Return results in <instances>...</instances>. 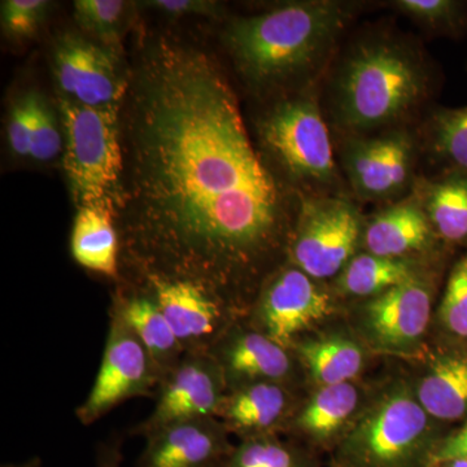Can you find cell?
I'll return each instance as SVG.
<instances>
[{"label": "cell", "mask_w": 467, "mask_h": 467, "mask_svg": "<svg viewBox=\"0 0 467 467\" xmlns=\"http://www.w3.org/2000/svg\"><path fill=\"white\" fill-rule=\"evenodd\" d=\"M58 110L73 202L77 208L104 205L117 214L124 173L121 106L92 109L60 95Z\"/></svg>", "instance_id": "cell-5"}, {"label": "cell", "mask_w": 467, "mask_h": 467, "mask_svg": "<svg viewBox=\"0 0 467 467\" xmlns=\"http://www.w3.org/2000/svg\"><path fill=\"white\" fill-rule=\"evenodd\" d=\"M234 448L212 418L181 420L149 432L140 467H223Z\"/></svg>", "instance_id": "cell-14"}, {"label": "cell", "mask_w": 467, "mask_h": 467, "mask_svg": "<svg viewBox=\"0 0 467 467\" xmlns=\"http://www.w3.org/2000/svg\"><path fill=\"white\" fill-rule=\"evenodd\" d=\"M153 300L182 347H204L223 328L225 304L199 285L150 278Z\"/></svg>", "instance_id": "cell-15"}, {"label": "cell", "mask_w": 467, "mask_h": 467, "mask_svg": "<svg viewBox=\"0 0 467 467\" xmlns=\"http://www.w3.org/2000/svg\"><path fill=\"white\" fill-rule=\"evenodd\" d=\"M417 144L399 129L384 134L348 135L342 150L350 187L362 201H387L414 183Z\"/></svg>", "instance_id": "cell-8"}, {"label": "cell", "mask_w": 467, "mask_h": 467, "mask_svg": "<svg viewBox=\"0 0 467 467\" xmlns=\"http://www.w3.org/2000/svg\"><path fill=\"white\" fill-rule=\"evenodd\" d=\"M61 95L92 109L121 106L128 77L119 75V57L106 46L66 34L54 52Z\"/></svg>", "instance_id": "cell-10"}, {"label": "cell", "mask_w": 467, "mask_h": 467, "mask_svg": "<svg viewBox=\"0 0 467 467\" xmlns=\"http://www.w3.org/2000/svg\"><path fill=\"white\" fill-rule=\"evenodd\" d=\"M297 267H285L261 291L257 319L267 337L287 349L295 337L334 312L331 295Z\"/></svg>", "instance_id": "cell-9"}, {"label": "cell", "mask_w": 467, "mask_h": 467, "mask_svg": "<svg viewBox=\"0 0 467 467\" xmlns=\"http://www.w3.org/2000/svg\"><path fill=\"white\" fill-rule=\"evenodd\" d=\"M223 467H317L308 454L272 435L245 438Z\"/></svg>", "instance_id": "cell-28"}, {"label": "cell", "mask_w": 467, "mask_h": 467, "mask_svg": "<svg viewBox=\"0 0 467 467\" xmlns=\"http://www.w3.org/2000/svg\"><path fill=\"white\" fill-rule=\"evenodd\" d=\"M3 467H38V461L34 460L32 462H27L26 465H20V466H3Z\"/></svg>", "instance_id": "cell-38"}, {"label": "cell", "mask_w": 467, "mask_h": 467, "mask_svg": "<svg viewBox=\"0 0 467 467\" xmlns=\"http://www.w3.org/2000/svg\"><path fill=\"white\" fill-rule=\"evenodd\" d=\"M48 2L7 0L2 3V26L12 38H30L45 20Z\"/></svg>", "instance_id": "cell-31"}, {"label": "cell", "mask_w": 467, "mask_h": 467, "mask_svg": "<svg viewBox=\"0 0 467 467\" xmlns=\"http://www.w3.org/2000/svg\"><path fill=\"white\" fill-rule=\"evenodd\" d=\"M436 241L438 236L422 205L411 193L365 223L362 247L376 256L414 259L416 254L432 250Z\"/></svg>", "instance_id": "cell-16"}, {"label": "cell", "mask_w": 467, "mask_h": 467, "mask_svg": "<svg viewBox=\"0 0 467 467\" xmlns=\"http://www.w3.org/2000/svg\"><path fill=\"white\" fill-rule=\"evenodd\" d=\"M218 364L225 378L245 383H281L292 373L287 350L263 333L236 335L223 347Z\"/></svg>", "instance_id": "cell-17"}, {"label": "cell", "mask_w": 467, "mask_h": 467, "mask_svg": "<svg viewBox=\"0 0 467 467\" xmlns=\"http://www.w3.org/2000/svg\"><path fill=\"white\" fill-rule=\"evenodd\" d=\"M429 467H467L466 460H451L441 461V462H435L429 465Z\"/></svg>", "instance_id": "cell-37"}, {"label": "cell", "mask_w": 467, "mask_h": 467, "mask_svg": "<svg viewBox=\"0 0 467 467\" xmlns=\"http://www.w3.org/2000/svg\"><path fill=\"white\" fill-rule=\"evenodd\" d=\"M432 69L423 52L395 34L358 39L331 85L335 122L348 135L402 124L429 100Z\"/></svg>", "instance_id": "cell-2"}, {"label": "cell", "mask_w": 467, "mask_h": 467, "mask_svg": "<svg viewBox=\"0 0 467 467\" xmlns=\"http://www.w3.org/2000/svg\"><path fill=\"white\" fill-rule=\"evenodd\" d=\"M290 395L279 382L242 384L225 399L223 416L230 429L250 436L264 435L287 413Z\"/></svg>", "instance_id": "cell-21"}, {"label": "cell", "mask_w": 467, "mask_h": 467, "mask_svg": "<svg viewBox=\"0 0 467 467\" xmlns=\"http://www.w3.org/2000/svg\"><path fill=\"white\" fill-rule=\"evenodd\" d=\"M352 16L353 5L337 0L285 3L234 20L227 27L226 45L250 84H294L325 67Z\"/></svg>", "instance_id": "cell-3"}, {"label": "cell", "mask_w": 467, "mask_h": 467, "mask_svg": "<svg viewBox=\"0 0 467 467\" xmlns=\"http://www.w3.org/2000/svg\"><path fill=\"white\" fill-rule=\"evenodd\" d=\"M451 460L467 461V425L439 439L430 456L429 465Z\"/></svg>", "instance_id": "cell-34"}, {"label": "cell", "mask_w": 467, "mask_h": 467, "mask_svg": "<svg viewBox=\"0 0 467 467\" xmlns=\"http://www.w3.org/2000/svg\"><path fill=\"white\" fill-rule=\"evenodd\" d=\"M413 193L438 239L450 244L467 243V175L444 173L434 180L418 178Z\"/></svg>", "instance_id": "cell-18"}, {"label": "cell", "mask_w": 467, "mask_h": 467, "mask_svg": "<svg viewBox=\"0 0 467 467\" xmlns=\"http://www.w3.org/2000/svg\"><path fill=\"white\" fill-rule=\"evenodd\" d=\"M225 374L216 359L195 356L186 359L169 378L147 434L181 420L212 418L223 408Z\"/></svg>", "instance_id": "cell-13"}, {"label": "cell", "mask_w": 467, "mask_h": 467, "mask_svg": "<svg viewBox=\"0 0 467 467\" xmlns=\"http://www.w3.org/2000/svg\"><path fill=\"white\" fill-rule=\"evenodd\" d=\"M119 465H121V454L117 447H106L100 451L98 467H119Z\"/></svg>", "instance_id": "cell-36"}, {"label": "cell", "mask_w": 467, "mask_h": 467, "mask_svg": "<svg viewBox=\"0 0 467 467\" xmlns=\"http://www.w3.org/2000/svg\"><path fill=\"white\" fill-rule=\"evenodd\" d=\"M407 384L387 389L356 417L335 451L337 467H427L441 438Z\"/></svg>", "instance_id": "cell-4"}, {"label": "cell", "mask_w": 467, "mask_h": 467, "mask_svg": "<svg viewBox=\"0 0 467 467\" xmlns=\"http://www.w3.org/2000/svg\"><path fill=\"white\" fill-rule=\"evenodd\" d=\"M425 144L445 173L467 175V106L432 110L425 122Z\"/></svg>", "instance_id": "cell-26"}, {"label": "cell", "mask_w": 467, "mask_h": 467, "mask_svg": "<svg viewBox=\"0 0 467 467\" xmlns=\"http://www.w3.org/2000/svg\"><path fill=\"white\" fill-rule=\"evenodd\" d=\"M116 212L104 205L78 208L70 236L73 259L82 267L110 278L119 275Z\"/></svg>", "instance_id": "cell-19"}, {"label": "cell", "mask_w": 467, "mask_h": 467, "mask_svg": "<svg viewBox=\"0 0 467 467\" xmlns=\"http://www.w3.org/2000/svg\"><path fill=\"white\" fill-rule=\"evenodd\" d=\"M439 319L451 337L467 340V254L451 270L439 308Z\"/></svg>", "instance_id": "cell-30"}, {"label": "cell", "mask_w": 467, "mask_h": 467, "mask_svg": "<svg viewBox=\"0 0 467 467\" xmlns=\"http://www.w3.org/2000/svg\"><path fill=\"white\" fill-rule=\"evenodd\" d=\"M64 138L57 129V119L50 107L39 97L32 134L30 158L36 161H51L63 149Z\"/></svg>", "instance_id": "cell-32"}, {"label": "cell", "mask_w": 467, "mask_h": 467, "mask_svg": "<svg viewBox=\"0 0 467 467\" xmlns=\"http://www.w3.org/2000/svg\"><path fill=\"white\" fill-rule=\"evenodd\" d=\"M126 7L128 5L121 0H77L75 18L84 32L115 51L124 26Z\"/></svg>", "instance_id": "cell-29"}, {"label": "cell", "mask_w": 467, "mask_h": 467, "mask_svg": "<svg viewBox=\"0 0 467 467\" xmlns=\"http://www.w3.org/2000/svg\"><path fill=\"white\" fill-rule=\"evenodd\" d=\"M122 239L149 279L229 304L290 233L281 184L254 149L213 57L175 36L140 51L121 103Z\"/></svg>", "instance_id": "cell-1"}, {"label": "cell", "mask_w": 467, "mask_h": 467, "mask_svg": "<svg viewBox=\"0 0 467 467\" xmlns=\"http://www.w3.org/2000/svg\"><path fill=\"white\" fill-rule=\"evenodd\" d=\"M420 275L414 259H391L376 254H358L337 275V291L358 297H376L396 285Z\"/></svg>", "instance_id": "cell-24"}, {"label": "cell", "mask_w": 467, "mask_h": 467, "mask_svg": "<svg viewBox=\"0 0 467 467\" xmlns=\"http://www.w3.org/2000/svg\"><path fill=\"white\" fill-rule=\"evenodd\" d=\"M259 129L270 155L295 181L318 187L337 183L330 131L312 98L281 101L261 119Z\"/></svg>", "instance_id": "cell-6"}, {"label": "cell", "mask_w": 467, "mask_h": 467, "mask_svg": "<svg viewBox=\"0 0 467 467\" xmlns=\"http://www.w3.org/2000/svg\"><path fill=\"white\" fill-rule=\"evenodd\" d=\"M414 393L422 408L436 420L467 417V356L450 353L435 358Z\"/></svg>", "instance_id": "cell-22"}, {"label": "cell", "mask_w": 467, "mask_h": 467, "mask_svg": "<svg viewBox=\"0 0 467 467\" xmlns=\"http://www.w3.org/2000/svg\"><path fill=\"white\" fill-rule=\"evenodd\" d=\"M361 392L352 382L319 387L300 411L296 427L317 445H337L356 420Z\"/></svg>", "instance_id": "cell-20"}, {"label": "cell", "mask_w": 467, "mask_h": 467, "mask_svg": "<svg viewBox=\"0 0 467 467\" xmlns=\"http://www.w3.org/2000/svg\"><path fill=\"white\" fill-rule=\"evenodd\" d=\"M365 223L347 199L306 196L292 232V264L316 281L339 275L362 245Z\"/></svg>", "instance_id": "cell-7"}, {"label": "cell", "mask_w": 467, "mask_h": 467, "mask_svg": "<svg viewBox=\"0 0 467 467\" xmlns=\"http://www.w3.org/2000/svg\"><path fill=\"white\" fill-rule=\"evenodd\" d=\"M431 285L422 275L368 299L362 334L377 349L408 352L422 342L431 318Z\"/></svg>", "instance_id": "cell-11"}, {"label": "cell", "mask_w": 467, "mask_h": 467, "mask_svg": "<svg viewBox=\"0 0 467 467\" xmlns=\"http://www.w3.org/2000/svg\"><path fill=\"white\" fill-rule=\"evenodd\" d=\"M153 361L133 331L115 315L94 387L78 409L79 420L94 422L119 402L140 395L153 379Z\"/></svg>", "instance_id": "cell-12"}, {"label": "cell", "mask_w": 467, "mask_h": 467, "mask_svg": "<svg viewBox=\"0 0 467 467\" xmlns=\"http://www.w3.org/2000/svg\"><path fill=\"white\" fill-rule=\"evenodd\" d=\"M334 467H337V466H334Z\"/></svg>", "instance_id": "cell-39"}, {"label": "cell", "mask_w": 467, "mask_h": 467, "mask_svg": "<svg viewBox=\"0 0 467 467\" xmlns=\"http://www.w3.org/2000/svg\"><path fill=\"white\" fill-rule=\"evenodd\" d=\"M301 361L318 387L352 382L364 368V350L343 335H328L296 346Z\"/></svg>", "instance_id": "cell-23"}, {"label": "cell", "mask_w": 467, "mask_h": 467, "mask_svg": "<svg viewBox=\"0 0 467 467\" xmlns=\"http://www.w3.org/2000/svg\"><path fill=\"white\" fill-rule=\"evenodd\" d=\"M116 316L133 331L150 353L153 364L159 367L167 364L183 348L153 297L134 296L121 300Z\"/></svg>", "instance_id": "cell-25"}, {"label": "cell", "mask_w": 467, "mask_h": 467, "mask_svg": "<svg viewBox=\"0 0 467 467\" xmlns=\"http://www.w3.org/2000/svg\"><path fill=\"white\" fill-rule=\"evenodd\" d=\"M147 7L164 12L174 16L183 15H209L213 14L217 5L212 2H202V0H152L143 3Z\"/></svg>", "instance_id": "cell-35"}, {"label": "cell", "mask_w": 467, "mask_h": 467, "mask_svg": "<svg viewBox=\"0 0 467 467\" xmlns=\"http://www.w3.org/2000/svg\"><path fill=\"white\" fill-rule=\"evenodd\" d=\"M39 95L30 92L15 104L8 121V140L12 150L20 158L30 156L34 121Z\"/></svg>", "instance_id": "cell-33"}, {"label": "cell", "mask_w": 467, "mask_h": 467, "mask_svg": "<svg viewBox=\"0 0 467 467\" xmlns=\"http://www.w3.org/2000/svg\"><path fill=\"white\" fill-rule=\"evenodd\" d=\"M392 7L435 36H459L467 30V5L459 0H396Z\"/></svg>", "instance_id": "cell-27"}]
</instances>
